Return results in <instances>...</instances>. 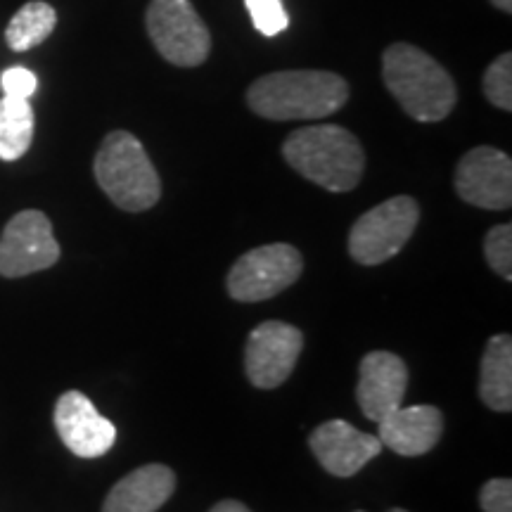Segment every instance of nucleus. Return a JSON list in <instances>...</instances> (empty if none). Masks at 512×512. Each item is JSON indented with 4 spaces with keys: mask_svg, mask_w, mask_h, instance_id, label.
<instances>
[{
    "mask_svg": "<svg viewBox=\"0 0 512 512\" xmlns=\"http://www.w3.org/2000/svg\"><path fill=\"white\" fill-rule=\"evenodd\" d=\"M93 171L105 195L124 211L155 207L162 195L155 164L140 140L128 131H112L102 140Z\"/></svg>",
    "mask_w": 512,
    "mask_h": 512,
    "instance_id": "20e7f679",
    "label": "nucleus"
},
{
    "mask_svg": "<svg viewBox=\"0 0 512 512\" xmlns=\"http://www.w3.org/2000/svg\"><path fill=\"white\" fill-rule=\"evenodd\" d=\"M209 512H252V510H249L247 505L240 501H221V503H216Z\"/></svg>",
    "mask_w": 512,
    "mask_h": 512,
    "instance_id": "b1692460",
    "label": "nucleus"
},
{
    "mask_svg": "<svg viewBox=\"0 0 512 512\" xmlns=\"http://www.w3.org/2000/svg\"><path fill=\"white\" fill-rule=\"evenodd\" d=\"M458 197L472 207L503 211L512 204V162L505 152L482 145L470 150L456 169Z\"/></svg>",
    "mask_w": 512,
    "mask_h": 512,
    "instance_id": "9d476101",
    "label": "nucleus"
},
{
    "mask_svg": "<svg viewBox=\"0 0 512 512\" xmlns=\"http://www.w3.org/2000/svg\"><path fill=\"white\" fill-rule=\"evenodd\" d=\"M408 387V368L392 351H370L358 368L356 399L368 420L380 422L403 406Z\"/></svg>",
    "mask_w": 512,
    "mask_h": 512,
    "instance_id": "ddd939ff",
    "label": "nucleus"
},
{
    "mask_svg": "<svg viewBox=\"0 0 512 512\" xmlns=\"http://www.w3.org/2000/svg\"><path fill=\"white\" fill-rule=\"evenodd\" d=\"M283 157L297 174L330 192H349L361 183L366 152L354 133L335 124L299 128L283 143Z\"/></svg>",
    "mask_w": 512,
    "mask_h": 512,
    "instance_id": "7ed1b4c3",
    "label": "nucleus"
},
{
    "mask_svg": "<svg viewBox=\"0 0 512 512\" xmlns=\"http://www.w3.org/2000/svg\"><path fill=\"white\" fill-rule=\"evenodd\" d=\"M479 396L491 411H512V339L496 335L489 339L479 373Z\"/></svg>",
    "mask_w": 512,
    "mask_h": 512,
    "instance_id": "dca6fc26",
    "label": "nucleus"
},
{
    "mask_svg": "<svg viewBox=\"0 0 512 512\" xmlns=\"http://www.w3.org/2000/svg\"><path fill=\"white\" fill-rule=\"evenodd\" d=\"M382 79L403 112L422 124L446 119L458 102V88L446 69L411 43L384 50Z\"/></svg>",
    "mask_w": 512,
    "mask_h": 512,
    "instance_id": "f03ea898",
    "label": "nucleus"
},
{
    "mask_svg": "<svg viewBox=\"0 0 512 512\" xmlns=\"http://www.w3.org/2000/svg\"><path fill=\"white\" fill-rule=\"evenodd\" d=\"M484 254L489 266L505 280H512V226L503 223L489 230L484 240Z\"/></svg>",
    "mask_w": 512,
    "mask_h": 512,
    "instance_id": "412c9836",
    "label": "nucleus"
},
{
    "mask_svg": "<svg viewBox=\"0 0 512 512\" xmlns=\"http://www.w3.org/2000/svg\"><path fill=\"white\" fill-rule=\"evenodd\" d=\"M491 5L503 12H512V0H491Z\"/></svg>",
    "mask_w": 512,
    "mask_h": 512,
    "instance_id": "393cba45",
    "label": "nucleus"
},
{
    "mask_svg": "<svg viewBox=\"0 0 512 512\" xmlns=\"http://www.w3.org/2000/svg\"><path fill=\"white\" fill-rule=\"evenodd\" d=\"M60 259V245L53 235V223L43 211H19L0 235V275L24 278L46 271Z\"/></svg>",
    "mask_w": 512,
    "mask_h": 512,
    "instance_id": "6e6552de",
    "label": "nucleus"
},
{
    "mask_svg": "<svg viewBox=\"0 0 512 512\" xmlns=\"http://www.w3.org/2000/svg\"><path fill=\"white\" fill-rule=\"evenodd\" d=\"M389 512H408V510H401V508H394V510H389Z\"/></svg>",
    "mask_w": 512,
    "mask_h": 512,
    "instance_id": "a878e982",
    "label": "nucleus"
},
{
    "mask_svg": "<svg viewBox=\"0 0 512 512\" xmlns=\"http://www.w3.org/2000/svg\"><path fill=\"white\" fill-rule=\"evenodd\" d=\"M349 86L339 74L320 69H290L256 79L247 91L254 114L271 121L323 119L342 110Z\"/></svg>",
    "mask_w": 512,
    "mask_h": 512,
    "instance_id": "f257e3e1",
    "label": "nucleus"
},
{
    "mask_svg": "<svg viewBox=\"0 0 512 512\" xmlns=\"http://www.w3.org/2000/svg\"><path fill=\"white\" fill-rule=\"evenodd\" d=\"M484 95L498 110H512V55L503 53L486 67L484 72Z\"/></svg>",
    "mask_w": 512,
    "mask_h": 512,
    "instance_id": "6ab92c4d",
    "label": "nucleus"
},
{
    "mask_svg": "<svg viewBox=\"0 0 512 512\" xmlns=\"http://www.w3.org/2000/svg\"><path fill=\"white\" fill-rule=\"evenodd\" d=\"M309 446L318 463L335 477H354L382 451L380 437L358 432L347 420L318 425L309 437Z\"/></svg>",
    "mask_w": 512,
    "mask_h": 512,
    "instance_id": "f8f14e48",
    "label": "nucleus"
},
{
    "mask_svg": "<svg viewBox=\"0 0 512 512\" xmlns=\"http://www.w3.org/2000/svg\"><path fill=\"white\" fill-rule=\"evenodd\" d=\"M304 349V335L294 325L268 320L252 330L245 347L249 382L259 389L280 387L292 375Z\"/></svg>",
    "mask_w": 512,
    "mask_h": 512,
    "instance_id": "1a4fd4ad",
    "label": "nucleus"
},
{
    "mask_svg": "<svg viewBox=\"0 0 512 512\" xmlns=\"http://www.w3.org/2000/svg\"><path fill=\"white\" fill-rule=\"evenodd\" d=\"M356 512H363V510H356Z\"/></svg>",
    "mask_w": 512,
    "mask_h": 512,
    "instance_id": "bb28decb",
    "label": "nucleus"
},
{
    "mask_svg": "<svg viewBox=\"0 0 512 512\" xmlns=\"http://www.w3.org/2000/svg\"><path fill=\"white\" fill-rule=\"evenodd\" d=\"M0 88L8 98H22L29 100L36 93L38 79L34 72H29L27 67H10L0 74Z\"/></svg>",
    "mask_w": 512,
    "mask_h": 512,
    "instance_id": "4be33fe9",
    "label": "nucleus"
},
{
    "mask_svg": "<svg viewBox=\"0 0 512 512\" xmlns=\"http://www.w3.org/2000/svg\"><path fill=\"white\" fill-rule=\"evenodd\" d=\"M254 29L264 36H278L290 27V15L283 8V0H245Z\"/></svg>",
    "mask_w": 512,
    "mask_h": 512,
    "instance_id": "aec40b11",
    "label": "nucleus"
},
{
    "mask_svg": "<svg viewBox=\"0 0 512 512\" xmlns=\"http://www.w3.org/2000/svg\"><path fill=\"white\" fill-rule=\"evenodd\" d=\"M55 430L62 444L79 458H100L117 441V427L102 418L81 392L62 394L55 403Z\"/></svg>",
    "mask_w": 512,
    "mask_h": 512,
    "instance_id": "9b49d317",
    "label": "nucleus"
},
{
    "mask_svg": "<svg viewBox=\"0 0 512 512\" xmlns=\"http://www.w3.org/2000/svg\"><path fill=\"white\" fill-rule=\"evenodd\" d=\"M55 24L57 12L53 5L43 3V0H31L10 19L8 29H5V41L15 53H27L31 48L41 46L53 34Z\"/></svg>",
    "mask_w": 512,
    "mask_h": 512,
    "instance_id": "a211bd4d",
    "label": "nucleus"
},
{
    "mask_svg": "<svg viewBox=\"0 0 512 512\" xmlns=\"http://www.w3.org/2000/svg\"><path fill=\"white\" fill-rule=\"evenodd\" d=\"M34 140V110L29 100L8 98L0 100V159L15 162L29 152Z\"/></svg>",
    "mask_w": 512,
    "mask_h": 512,
    "instance_id": "f3484780",
    "label": "nucleus"
},
{
    "mask_svg": "<svg viewBox=\"0 0 512 512\" xmlns=\"http://www.w3.org/2000/svg\"><path fill=\"white\" fill-rule=\"evenodd\" d=\"M418 221L420 207L413 197L399 195L377 204L351 226L349 254L363 266L384 264L411 240Z\"/></svg>",
    "mask_w": 512,
    "mask_h": 512,
    "instance_id": "39448f33",
    "label": "nucleus"
},
{
    "mask_svg": "<svg viewBox=\"0 0 512 512\" xmlns=\"http://www.w3.org/2000/svg\"><path fill=\"white\" fill-rule=\"evenodd\" d=\"M145 24L157 53L176 67H200L211 53V34L190 0H152Z\"/></svg>",
    "mask_w": 512,
    "mask_h": 512,
    "instance_id": "423d86ee",
    "label": "nucleus"
},
{
    "mask_svg": "<svg viewBox=\"0 0 512 512\" xmlns=\"http://www.w3.org/2000/svg\"><path fill=\"white\" fill-rule=\"evenodd\" d=\"M382 446L399 456H422L439 444L444 434V413L434 406H399L377 422Z\"/></svg>",
    "mask_w": 512,
    "mask_h": 512,
    "instance_id": "4468645a",
    "label": "nucleus"
},
{
    "mask_svg": "<svg viewBox=\"0 0 512 512\" xmlns=\"http://www.w3.org/2000/svg\"><path fill=\"white\" fill-rule=\"evenodd\" d=\"M479 505L484 512H512V482L491 479L479 491Z\"/></svg>",
    "mask_w": 512,
    "mask_h": 512,
    "instance_id": "5701e85b",
    "label": "nucleus"
},
{
    "mask_svg": "<svg viewBox=\"0 0 512 512\" xmlns=\"http://www.w3.org/2000/svg\"><path fill=\"white\" fill-rule=\"evenodd\" d=\"M302 254L292 245H264L249 249L228 273V294L238 302H264L299 280Z\"/></svg>",
    "mask_w": 512,
    "mask_h": 512,
    "instance_id": "0eeeda50",
    "label": "nucleus"
},
{
    "mask_svg": "<svg viewBox=\"0 0 512 512\" xmlns=\"http://www.w3.org/2000/svg\"><path fill=\"white\" fill-rule=\"evenodd\" d=\"M176 489L171 467L152 463L119 479L105 498L102 512H157Z\"/></svg>",
    "mask_w": 512,
    "mask_h": 512,
    "instance_id": "2eb2a0df",
    "label": "nucleus"
}]
</instances>
